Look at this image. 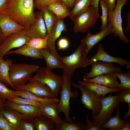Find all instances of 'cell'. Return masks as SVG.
Listing matches in <instances>:
<instances>
[{
  "label": "cell",
  "instance_id": "obj_1",
  "mask_svg": "<svg viewBox=\"0 0 130 130\" xmlns=\"http://www.w3.org/2000/svg\"><path fill=\"white\" fill-rule=\"evenodd\" d=\"M6 14L26 28L36 20L33 0H7Z\"/></svg>",
  "mask_w": 130,
  "mask_h": 130
},
{
  "label": "cell",
  "instance_id": "obj_2",
  "mask_svg": "<svg viewBox=\"0 0 130 130\" xmlns=\"http://www.w3.org/2000/svg\"><path fill=\"white\" fill-rule=\"evenodd\" d=\"M87 55L86 46L81 42L72 54L61 57L60 61L63 72L71 78L76 69L85 67L90 65V59L87 58Z\"/></svg>",
  "mask_w": 130,
  "mask_h": 130
},
{
  "label": "cell",
  "instance_id": "obj_3",
  "mask_svg": "<svg viewBox=\"0 0 130 130\" xmlns=\"http://www.w3.org/2000/svg\"><path fill=\"white\" fill-rule=\"evenodd\" d=\"M39 67L34 64L11 63L9 65V76L11 87L13 89L16 86L26 84L32 74L36 72Z\"/></svg>",
  "mask_w": 130,
  "mask_h": 130
},
{
  "label": "cell",
  "instance_id": "obj_4",
  "mask_svg": "<svg viewBox=\"0 0 130 130\" xmlns=\"http://www.w3.org/2000/svg\"><path fill=\"white\" fill-rule=\"evenodd\" d=\"M62 76L63 78V83L61 88L59 94L60 99L58 103V110L59 113H63L65 115V121L72 122L73 120L70 117L71 107L70 102L71 98H76L78 96V92L72 91L71 86L72 83L71 78L67 76L63 72Z\"/></svg>",
  "mask_w": 130,
  "mask_h": 130
},
{
  "label": "cell",
  "instance_id": "obj_5",
  "mask_svg": "<svg viewBox=\"0 0 130 130\" xmlns=\"http://www.w3.org/2000/svg\"><path fill=\"white\" fill-rule=\"evenodd\" d=\"M36 72V75L31 77L29 81H36L47 86L51 89L55 98H58L63 83L62 76L57 75L46 67H39Z\"/></svg>",
  "mask_w": 130,
  "mask_h": 130
},
{
  "label": "cell",
  "instance_id": "obj_6",
  "mask_svg": "<svg viewBox=\"0 0 130 130\" xmlns=\"http://www.w3.org/2000/svg\"><path fill=\"white\" fill-rule=\"evenodd\" d=\"M120 93L115 95L111 94L106 97L101 96L100 103L101 108L99 113L93 116V124L100 126L106 122L111 117L114 110L120 106L118 98Z\"/></svg>",
  "mask_w": 130,
  "mask_h": 130
},
{
  "label": "cell",
  "instance_id": "obj_7",
  "mask_svg": "<svg viewBox=\"0 0 130 130\" xmlns=\"http://www.w3.org/2000/svg\"><path fill=\"white\" fill-rule=\"evenodd\" d=\"M127 3V0L123 1L117 0L116 6L114 10L112 11L108 10V22L112 25L113 33L115 37L118 36L121 41L126 44L130 42V39L125 35L123 32L121 12L123 7Z\"/></svg>",
  "mask_w": 130,
  "mask_h": 130
},
{
  "label": "cell",
  "instance_id": "obj_8",
  "mask_svg": "<svg viewBox=\"0 0 130 130\" xmlns=\"http://www.w3.org/2000/svg\"><path fill=\"white\" fill-rule=\"evenodd\" d=\"M98 19L95 9L90 6L86 11L71 19L74 23L73 30L75 33H84L95 27Z\"/></svg>",
  "mask_w": 130,
  "mask_h": 130
},
{
  "label": "cell",
  "instance_id": "obj_9",
  "mask_svg": "<svg viewBox=\"0 0 130 130\" xmlns=\"http://www.w3.org/2000/svg\"><path fill=\"white\" fill-rule=\"evenodd\" d=\"M72 85L81 90V101L85 108L91 111L92 116H96L101 108L100 103L101 96L96 92L80 85L72 83Z\"/></svg>",
  "mask_w": 130,
  "mask_h": 130
},
{
  "label": "cell",
  "instance_id": "obj_10",
  "mask_svg": "<svg viewBox=\"0 0 130 130\" xmlns=\"http://www.w3.org/2000/svg\"><path fill=\"white\" fill-rule=\"evenodd\" d=\"M30 39L26 34L25 29L10 34L0 45V57L3 58L8 52L26 44Z\"/></svg>",
  "mask_w": 130,
  "mask_h": 130
},
{
  "label": "cell",
  "instance_id": "obj_11",
  "mask_svg": "<svg viewBox=\"0 0 130 130\" xmlns=\"http://www.w3.org/2000/svg\"><path fill=\"white\" fill-rule=\"evenodd\" d=\"M14 90H26L35 96L44 98H55L50 88L46 85H44L36 81H29L24 85L15 87Z\"/></svg>",
  "mask_w": 130,
  "mask_h": 130
},
{
  "label": "cell",
  "instance_id": "obj_12",
  "mask_svg": "<svg viewBox=\"0 0 130 130\" xmlns=\"http://www.w3.org/2000/svg\"><path fill=\"white\" fill-rule=\"evenodd\" d=\"M91 65V67L90 71L83 75L82 77L83 79L93 78L99 75L115 72H122L121 68L115 66L112 63L96 61Z\"/></svg>",
  "mask_w": 130,
  "mask_h": 130
},
{
  "label": "cell",
  "instance_id": "obj_13",
  "mask_svg": "<svg viewBox=\"0 0 130 130\" xmlns=\"http://www.w3.org/2000/svg\"><path fill=\"white\" fill-rule=\"evenodd\" d=\"M67 26L63 19L58 20L50 33L47 34L48 37L46 49L55 57L60 60L61 57L56 50L55 43L57 39L60 36L62 32H65Z\"/></svg>",
  "mask_w": 130,
  "mask_h": 130
},
{
  "label": "cell",
  "instance_id": "obj_14",
  "mask_svg": "<svg viewBox=\"0 0 130 130\" xmlns=\"http://www.w3.org/2000/svg\"><path fill=\"white\" fill-rule=\"evenodd\" d=\"M35 16L36 21L29 27L25 29L26 34L30 39L45 38L47 34V30L41 12Z\"/></svg>",
  "mask_w": 130,
  "mask_h": 130
},
{
  "label": "cell",
  "instance_id": "obj_15",
  "mask_svg": "<svg viewBox=\"0 0 130 130\" xmlns=\"http://www.w3.org/2000/svg\"><path fill=\"white\" fill-rule=\"evenodd\" d=\"M113 27L109 23L107 27L99 33L92 34L88 30L86 36L81 40V42L84 44L86 47L87 55L91 49L103 39L113 33Z\"/></svg>",
  "mask_w": 130,
  "mask_h": 130
},
{
  "label": "cell",
  "instance_id": "obj_16",
  "mask_svg": "<svg viewBox=\"0 0 130 130\" xmlns=\"http://www.w3.org/2000/svg\"><path fill=\"white\" fill-rule=\"evenodd\" d=\"M3 108L17 111L28 119H31L42 114L41 109L37 106L16 104L7 100L5 101Z\"/></svg>",
  "mask_w": 130,
  "mask_h": 130
},
{
  "label": "cell",
  "instance_id": "obj_17",
  "mask_svg": "<svg viewBox=\"0 0 130 130\" xmlns=\"http://www.w3.org/2000/svg\"><path fill=\"white\" fill-rule=\"evenodd\" d=\"M0 28L1 37L4 40L10 34L26 28L17 23L6 14H0Z\"/></svg>",
  "mask_w": 130,
  "mask_h": 130
},
{
  "label": "cell",
  "instance_id": "obj_18",
  "mask_svg": "<svg viewBox=\"0 0 130 130\" xmlns=\"http://www.w3.org/2000/svg\"><path fill=\"white\" fill-rule=\"evenodd\" d=\"M98 50L96 53L90 59V65L96 61H102L107 62L116 63L124 66H130V61L120 57H113L106 53L104 49L102 44L97 46Z\"/></svg>",
  "mask_w": 130,
  "mask_h": 130
},
{
  "label": "cell",
  "instance_id": "obj_19",
  "mask_svg": "<svg viewBox=\"0 0 130 130\" xmlns=\"http://www.w3.org/2000/svg\"><path fill=\"white\" fill-rule=\"evenodd\" d=\"M114 72L99 75L93 78L83 79V80L95 83L110 88H119L120 83Z\"/></svg>",
  "mask_w": 130,
  "mask_h": 130
},
{
  "label": "cell",
  "instance_id": "obj_20",
  "mask_svg": "<svg viewBox=\"0 0 130 130\" xmlns=\"http://www.w3.org/2000/svg\"><path fill=\"white\" fill-rule=\"evenodd\" d=\"M11 54L21 55L35 59H44L40 50L31 47L26 44L19 47L17 50L8 52L5 55Z\"/></svg>",
  "mask_w": 130,
  "mask_h": 130
},
{
  "label": "cell",
  "instance_id": "obj_21",
  "mask_svg": "<svg viewBox=\"0 0 130 130\" xmlns=\"http://www.w3.org/2000/svg\"><path fill=\"white\" fill-rule=\"evenodd\" d=\"M78 83L80 85L94 91L103 97L108 93L113 92L117 93L121 90L120 88H110L95 83L84 80L79 81Z\"/></svg>",
  "mask_w": 130,
  "mask_h": 130
},
{
  "label": "cell",
  "instance_id": "obj_22",
  "mask_svg": "<svg viewBox=\"0 0 130 130\" xmlns=\"http://www.w3.org/2000/svg\"><path fill=\"white\" fill-rule=\"evenodd\" d=\"M58 103L53 102L44 104L40 108L41 114L48 117L55 124L60 123L62 121L58 115Z\"/></svg>",
  "mask_w": 130,
  "mask_h": 130
},
{
  "label": "cell",
  "instance_id": "obj_23",
  "mask_svg": "<svg viewBox=\"0 0 130 130\" xmlns=\"http://www.w3.org/2000/svg\"><path fill=\"white\" fill-rule=\"evenodd\" d=\"M121 108H117V113L114 117H111L106 122L100 125L102 128H108L110 130H121L129 122L126 120H122L120 114Z\"/></svg>",
  "mask_w": 130,
  "mask_h": 130
},
{
  "label": "cell",
  "instance_id": "obj_24",
  "mask_svg": "<svg viewBox=\"0 0 130 130\" xmlns=\"http://www.w3.org/2000/svg\"><path fill=\"white\" fill-rule=\"evenodd\" d=\"M2 114L17 130H19V125L21 120L27 119L23 115L15 110L2 108H0Z\"/></svg>",
  "mask_w": 130,
  "mask_h": 130
},
{
  "label": "cell",
  "instance_id": "obj_25",
  "mask_svg": "<svg viewBox=\"0 0 130 130\" xmlns=\"http://www.w3.org/2000/svg\"><path fill=\"white\" fill-rule=\"evenodd\" d=\"M30 119L34 124L35 130H55V123L44 115L41 114Z\"/></svg>",
  "mask_w": 130,
  "mask_h": 130
},
{
  "label": "cell",
  "instance_id": "obj_26",
  "mask_svg": "<svg viewBox=\"0 0 130 130\" xmlns=\"http://www.w3.org/2000/svg\"><path fill=\"white\" fill-rule=\"evenodd\" d=\"M47 8L55 15L58 20L63 19L70 15V9L63 3H50L48 5Z\"/></svg>",
  "mask_w": 130,
  "mask_h": 130
},
{
  "label": "cell",
  "instance_id": "obj_27",
  "mask_svg": "<svg viewBox=\"0 0 130 130\" xmlns=\"http://www.w3.org/2000/svg\"><path fill=\"white\" fill-rule=\"evenodd\" d=\"M40 52L46 64V67L51 70L61 68L60 61L53 56L46 48L40 50Z\"/></svg>",
  "mask_w": 130,
  "mask_h": 130
},
{
  "label": "cell",
  "instance_id": "obj_28",
  "mask_svg": "<svg viewBox=\"0 0 130 130\" xmlns=\"http://www.w3.org/2000/svg\"><path fill=\"white\" fill-rule=\"evenodd\" d=\"M91 0H75L74 6L70 11L69 16L71 19L86 11L89 6Z\"/></svg>",
  "mask_w": 130,
  "mask_h": 130
},
{
  "label": "cell",
  "instance_id": "obj_29",
  "mask_svg": "<svg viewBox=\"0 0 130 130\" xmlns=\"http://www.w3.org/2000/svg\"><path fill=\"white\" fill-rule=\"evenodd\" d=\"M17 95L21 98L28 99L32 100L38 102L43 104L53 102H58L59 99L55 98H44L38 97L26 90H19L15 91Z\"/></svg>",
  "mask_w": 130,
  "mask_h": 130
},
{
  "label": "cell",
  "instance_id": "obj_30",
  "mask_svg": "<svg viewBox=\"0 0 130 130\" xmlns=\"http://www.w3.org/2000/svg\"><path fill=\"white\" fill-rule=\"evenodd\" d=\"M41 11L46 27L47 34H50L58 20L55 15L47 8Z\"/></svg>",
  "mask_w": 130,
  "mask_h": 130
},
{
  "label": "cell",
  "instance_id": "obj_31",
  "mask_svg": "<svg viewBox=\"0 0 130 130\" xmlns=\"http://www.w3.org/2000/svg\"><path fill=\"white\" fill-rule=\"evenodd\" d=\"M55 125V130H85L86 125L81 122H69L62 120Z\"/></svg>",
  "mask_w": 130,
  "mask_h": 130
},
{
  "label": "cell",
  "instance_id": "obj_32",
  "mask_svg": "<svg viewBox=\"0 0 130 130\" xmlns=\"http://www.w3.org/2000/svg\"><path fill=\"white\" fill-rule=\"evenodd\" d=\"M12 62V60L8 59L6 61L3 58L0 57V81L3 82L4 81L7 82L11 87L9 76V71L10 64Z\"/></svg>",
  "mask_w": 130,
  "mask_h": 130
},
{
  "label": "cell",
  "instance_id": "obj_33",
  "mask_svg": "<svg viewBox=\"0 0 130 130\" xmlns=\"http://www.w3.org/2000/svg\"><path fill=\"white\" fill-rule=\"evenodd\" d=\"M114 73L120 81L119 88L121 90L125 89H130V70L125 72H115Z\"/></svg>",
  "mask_w": 130,
  "mask_h": 130
},
{
  "label": "cell",
  "instance_id": "obj_34",
  "mask_svg": "<svg viewBox=\"0 0 130 130\" xmlns=\"http://www.w3.org/2000/svg\"><path fill=\"white\" fill-rule=\"evenodd\" d=\"M48 37L45 38H35L30 39L26 44L30 46L39 50L47 48Z\"/></svg>",
  "mask_w": 130,
  "mask_h": 130
},
{
  "label": "cell",
  "instance_id": "obj_35",
  "mask_svg": "<svg viewBox=\"0 0 130 130\" xmlns=\"http://www.w3.org/2000/svg\"><path fill=\"white\" fill-rule=\"evenodd\" d=\"M18 96L15 91L8 88L2 82L0 81V98L7 100Z\"/></svg>",
  "mask_w": 130,
  "mask_h": 130
},
{
  "label": "cell",
  "instance_id": "obj_36",
  "mask_svg": "<svg viewBox=\"0 0 130 130\" xmlns=\"http://www.w3.org/2000/svg\"><path fill=\"white\" fill-rule=\"evenodd\" d=\"M15 104L32 105L37 106L40 108L44 104L38 102L31 100L28 99L16 97L7 100Z\"/></svg>",
  "mask_w": 130,
  "mask_h": 130
},
{
  "label": "cell",
  "instance_id": "obj_37",
  "mask_svg": "<svg viewBox=\"0 0 130 130\" xmlns=\"http://www.w3.org/2000/svg\"><path fill=\"white\" fill-rule=\"evenodd\" d=\"M99 2L100 5L102 13L101 18L102 25L100 28L102 30L106 28L108 24V17L109 7L107 4L103 0H99Z\"/></svg>",
  "mask_w": 130,
  "mask_h": 130
},
{
  "label": "cell",
  "instance_id": "obj_38",
  "mask_svg": "<svg viewBox=\"0 0 130 130\" xmlns=\"http://www.w3.org/2000/svg\"><path fill=\"white\" fill-rule=\"evenodd\" d=\"M35 8L41 11L47 8L49 4L55 2L63 3L62 0H33Z\"/></svg>",
  "mask_w": 130,
  "mask_h": 130
},
{
  "label": "cell",
  "instance_id": "obj_39",
  "mask_svg": "<svg viewBox=\"0 0 130 130\" xmlns=\"http://www.w3.org/2000/svg\"><path fill=\"white\" fill-rule=\"evenodd\" d=\"M118 98L119 103L124 102L127 103L130 107V89H125L120 91Z\"/></svg>",
  "mask_w": 130,
  "mask_h": 130
},
{
  "label": "cell",
  "instance_id": "obj_40",
  "mask_svg": "<svg viewBox=\"0 0 130 130\" xmlns=\"http://www.w3.org/2000/svg\"><path fill=\"white\" fill-rule=\"evenodd\" d=\"M0 130H17L0 113Z\"/></svg>",
  "mask_w": 130,
  "mask_h": 130
},
{
  "label": "cell",
  "instance_id": "obj_41",
  "mask_svg": "<svg viewBox=\"0 0 130 130\" xmlns=\"http://www.w3.org/2000/svg\"><path fill=\"white\" fill-rule=\"evenodd\" d=\"M19 130H35L34 124L30 119H22L20 123Z\"/></svg>",
  "mask_w": 130,
  "mask_h": 130
},
{
  "label": "cell",
  "instance_id": "obj_42",
  "mask_svg": "<svg viewBox=\"0 0 130 130\" xmlns=\"http://www.w3.org/2000/svg\"><path fill=\"white\" fill-rule=\"evenodd\" d=\"M86 122L87 124L85 130H105L106 128H101L100 126L93 125L90 119L88 114L85 115Z\"/></svg>",
  "mask_w": 130,
  "mask_h": 130
},
{
  "label": "cell",
  "instance_id": "obj_43",
  "mask_svg": "<svg viewBox=\"0 0 130 130\" xmlns=\"http://www.w3.org/2000/svg\"><path fill=\"white\" fill-rule=\"evenodd\" d=\"M69 43L68 40L65 38H62L58 40V46L60 49H65L68 47Z\"/></svg>",
  "mask_w": 130,
  "mask_h": 130
},
{
  "label": "cell",
  "instance_id": "obj_44",
  "mask_svg": "<svg viewBox=\"0 0 130 130\" xmlns=\"http://www.w3.org/2000/svg\"><path fill=\"white\" fill-rule=\"evenodd\" d=\"M99 0H91L90 6H92L95 9L98 18H101V16L99 13Z\"/></svg>",
  "mask_w": 130,
  "mask_h": 130
},
{
  "label": "cell",
  "instance_id": "obj_45",
  "mask_svg": "<svg viewBox=\"0 0 130 130\" xmlns=\"http://www.w3.org/2000/svg\"><path fill=\"white\" fill-rule=\"evenodd\" d=\"M107 5L109 7V11H112L115 8L116 5V0H103Z\"/></svg>",
  "mask_w": 130,
  "mask_h": 130
},
{
  "label": "cell",
  "instance_id": "obj_46",
  "mask_svg": "<svg viewBox=\"0 0 130 130\" xmlns=\"http://www.w3.org/2000/svg\"><path fill=\"white\" fill-rule=\"evenodd\" d=\"M7 0H0V14H6V3Z\"/></svg>",
  "mask_w": 130,
  "mask_h": 130
},
{
  "label": "cell",
  "instance_id": "obj_47",
  "mask_svg": "<svg viewBox=\"0 0 130 130\" xmlns=\"http://www.w3.org/2000/svg\"><path fill=\"white\" fill-rule=\"evenodd\" d=\"M63 3L65 4L70 9H72L74 5L75 0H62Z\"/></svg>",
  "mask_w": 130,
  "mask_h": 130
},
{
  "label": "cell",
  "instance_id": "obj_48",
  "mask_svg": "<svg viewBox=\"0 0 130 130\" xmlns=\"http://www.w3.org/2000/svg\"><path fill=\"white\" fill-rule=\"evenodd\" d=\"M127 26L125 30L126 32H130V11L129 10L127 13L126 20Z\"/></svg>",
  "mask_w": 130,
  "mask_h": 130
},
{
  "label": "cell",
  "instance_id": "obj_49",
  "mask_svg": "<svg viewBox=\"0 0 130 130\" xmlns=\"http://www.w3.org/2000/svg\"><path fill=\"white\" fill-rule=\"evenodd\" d=\"M130 123H129L125 125L122 128L121 130H130Z\"/></svg>",
  "mask_w": 130,
  "mask_h": 130
},
{
  "label": "cell",
  "instance_id": "obj_50",
  "mask_svg": "<svg viewBox=\"0 0 130 130\" xmlns=\"http://www.w3.org/2000/svg\"><path fill=\"white\" fill-rule=\"evenodd\" d=\"M6 100L0 98V108H3Z\"/></svg>",
  "mask_w": 130,
  "mask_h": 130
},
{
  "label": "cell",
  "instance_id": "obj_51",
  "mask_svg": "<svg viewBox=\"0 0 130 130\" xmlns=\"http://www.w3.org/2000/svg\"><path fill=\"white\" fill-rule=\"evenodd\" d=\"M130 116V107H129V109L128 111L124 116V119H126L128 117Z\"/></svg>",
  "mask_w": 130,
  "mask_h": 130
},
{
  "label": "cell",
  "instance_id": "obj_52",
  "mask_svg": "<svg viewBox=\"0 0 130 130\" xmlns=\"http://www.w3.org/2000/svg\"><path fill=\"white\" fill-rule=\"evenodd\" d=\"M4 40V39H3L1 37V29L0 28V45L2 43V42L3 40Z\"/></svg>",
  "mask_w": 130,
  "mask_h": 130
},
{
  "label": "cell",
  "instance_id": "obj_53",
  "mask_svg": "<svg viewBox=\"0 0 130 130\" xmlns=\"http://www.w3.org/2000/svg\"><path fill=\"white\" fill-rule=\"evenodd\" d=\"M120 0L121 1H123L124 0Z\"/></svg>",
  "mask_w": 130,
  "mask_h": 130
},
{
  "label": "cell",
  "instance_id": "obj_54",
  "mask_svg": "<svg viewBox=\"0 0 130 130\" xmlns=\"http://www.w3.org/2000/svg\"></svg>",
  "mask_w": 130,
  "mask_h": 130
}]
</instances>
